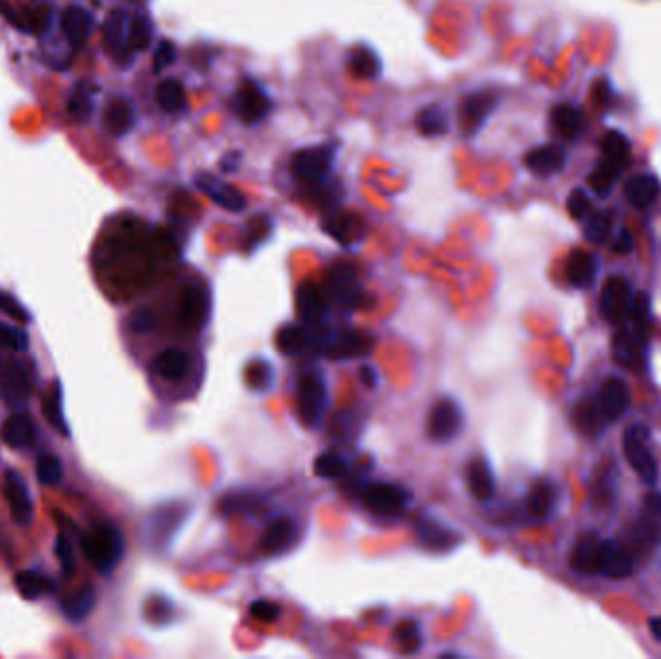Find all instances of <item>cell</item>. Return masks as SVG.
I'll use <instances>...</instances> for the list:
<instances>
[{
  "instance_id": "obj_48",
  "label": "cell",
  "mask_w": 661,
  "mask_h": 659,
  "mask_svg": "<svg viewBox=\"0 0 661 659\" xmlns=\"http://www.w3.org/2000/svg\"><path fill=\"white\" fill-rule=\"evenodd\" d=\"M35 474H37V480H39L41 485H47V487L58 485L62 482V477H64L62 461L58 459L57 454H52V453L41 454L39 459H37Z\"/></svg>"
},
{
  "instance_id": "obj_41",
  "label": "cell",
  "mask_w": 661,
  "mask_h": 659,
  "mask_svg": "<svg viewBox=\"0 0 661 659\" xmlns=\"http://www.w3.org/2000/svg\"><path fill=\"white\" fill-rule=\"evenodd\" d=\"M157 105L168 114H178L186 109V91L178 80L168 78L157 85Z\"/></svg>"
},
{
  "instance_id": "obj_19",
  "label": "cell",
  "mask_w": 661,
  "mask_h": 659,
  "mask_svg": "<svg viewBox=\"0 0 661 659\" xmlns=\"http://www.w3.org/2000/svg\"><path fill=\"white\" fill-rule=\"evenodd\" d=\"M626 201L636 209H649L661 196V182L656 174L642 173L626 180Z\"/></svg>"
},
{
  "instance_id": "obj_5",
  "label": "cell",
  "mask_w": 661,
  "mask_h": 659,
  "mask_svg": "<svg viewBox=\"0 0 661 659\" xmlns=\"http://www.w3.org/2000/svg\"><path fill=\"white\" fill-rule=\"evenodd\" d=\"M232 106L244 124L255 126L268 119L273 109V101L268 89L258 80L244 78L237 88V93H234Z\"/></svg>"
},
{
  "instance_id": "obj_24",
  "label": "cell",
  "mask_w": 661,
  "mask_h": 659,
  "mask_svg": "<svg viewBox=\"0 0 661 659\" xmlns=\"http://www.w3.org/2000/svg\"><path fill=\"white\" fill-rule=\"evenodd\" d=\"M598 275V260L592 252L574 250L567 261V279L574 289H588Z\"/></svg>"
},
{
  "instance_id": "obj_4",
  "label": "cell",
  "mask_w": 661,
  "mask_h": 659,
  "mask_svg": "<svg viewBox=\"0 0 661 659\" xmlns=\"http://www.w3.org/2000/svg\"><path fill=\"white\" fill-rule=\"evenodd\" d=\"M412 501L407 487L391 482H371L362 489V503L371 515L391 518L402 515Z\"/></svg>"
},
{
  "instance_id": "obj_61",
  "label": "cell",
  "mask_w": 661,
  "mask_h": 659,
  "mask_svg": "<svg viewBox=\"0 0 661 659\" xmlns=\"http://www.w3.org/2000/svg\"><path fill=\"white\" fill-rule=\"evenodd\" d=\"M633 250H634L633 234L628 232L626 229H621L619 232H617V236L611 242V252L619 253V255H626V253H631Z\"/></svg>"
},
{
  "instance_id": "obj_31",
  "label": "cell",
  "mask_w": 661,
  "mask_h": 659,
  "mask_svg": "<svg viewBox=\"0 0 661 659\" xmlns=\"http://www.w3.org/2000/svg\"><path fill=\"white\" fill-rule=\"evenodd\" d=\"M136 119V106L128 99H114L105 111V126L109 128L113 136H126L132 132Z\"/></svg>"
},
{
  "instance_id": "obj_28",
  "label": "cell",
  "mask_w": 661,
  "mask_h": 659,
  "mask_svg": "<svg viewBox=\"0 0 661 659\" xmlns=\"http://www.w3.org/2000/svg\"><path fill=\"white\" fill-rule=\"evenodd\" d=\"M95 605H97V592L89 584H85V586L70 592L60 601V609L68 621L80 623L95 609Z\"/></svg>"
},
{
  "instance_id": "obj_30",
  "label": "cell",
  "mask_w": 661,
  "mask_h": 659,
  "mask_svg": "<svg viewBox=\"0 0 661 659\" xmlns=\"http://www.w3.org/2000/svg\"><path fill=\"white\" fill-rule=\"evenodd\" d=\"M572 422L579 433L590 439L600 438L605 430V416L600 410V404H594L592 400H582L579 407L574 408Z\"/></svg>"
},
{
  "instance_id": "obj_1",
  "label": "cell",
  "mask_w": 661,
  "mask_h": 659,
  "mask_svg": "<svg viewBox=\"0 0 661 659\" xmlns=\"http://www.w3.org/2000/svg\"><path fill=\"white\" fill-rule=\"evenodd\" d=\"M333 143L304 147L294 153L291 161V173L298 182L304 184L307 190L319 191L329 201L333 199L330 198V191L327 190L330 186V176H333Z\"/></svg>"
},
{
  "instance_id": "obj_11",
  "label": "cell",
  "mask_w": 661,
  "mask_h": 659,
  "mask_svg": "<svg viewBox=\"0 0 661 659\" xmlns=\"http://www.w3.org/2000/svg\"><path fill=\"white\" fill-rule=\"evenodd\" d=\"M464 428V412L456 400L445 397L439 399L430 412L428 433L437 443H447L455 439Z\"/></svg>"
},
{
  "instance_id": "obj_64",
  "label": "cell",
  "mask_w": 661,
  "mask_h": 659,
  "mask_svg": "<svg viewBox=\"0 0 661 659\" xmlns=\"http://www.w3.org/2000/svg\"><path fill=\"white\" fill-rule=\"evenodd\" d=\"M648 624H649V632H652L656 640L661 642V616H652Z\"/></svg>"
},
{
  "instance_id": "obj_56",
  "label": "cell",
  "mask_w": 661,
  "mask_h": 659,
  "mask_svg": "<svg viewBox=\"0 0 661 659\" xmlns=\"http://www.w3.org/2000/svg\"><path fill=\"white\" fill-rule=\"evenodd\" d=\"M250 613H252L253 619H258L261 623H275L281 616L283 609H281V605L275 603V601L258 600V601L252 603Z\"/></svg>"
},
{
  "instance_id": "obj_39",
  "label": "cell",
  "mask_w": 661,
  "mask_h": 659,
  "mask_svg": "<svg viewBox=\"0 0 661 659\" xmlns=\"http://www.w3.org/2000/svg\"><path fill=\"white\" fill-rule=\"evenodd\" d=\"M418 538L428 549H447L455 544V534L433 518L418 520Z\"/></svg>"
},
{
  "instance_id": "obj_46",
  "label": "cell",
  "mask_w": 661,
  "mask_h": 659,
  "mask_svg": "<svg viewBox=\"0 0 661 659\" xmlns=\"http://www.w3.org/2000/svg\"><path fill=\"white\" fill-rule=\"evenodd\" d=\"M68 114L76 122H88L93 114V97L85 83H78L74 88L68 101Z\"/></svg>"
},
{
  "instance_id": "obj_44",
  "label": "cell",
  "mask_w": 661,
  "mask_h": 659,
  "mask_svg": "<svg viewBox=\"0 0 661 659\" xmlns=\"http://www.w3.org/2000/svg\"><path fill=\"white\" fill-rule=\"evenodd\" d=\"M621 173H623L621 168H617L615 165L607 163L602 159V161L592 170V174L588 176V184L600 198H605L611 194V190L617 184V180H619Z\"/></svg>"
},
{
  "instance_id": "obj_40",
  "label": "cell",
  "mask_w": 661,
  "mask_h": 659,
  "mask_svg": "<svg viewBox=\"0 0 661 659\" xmlns=\"http://www.w3.org/2000/svg\"><path fill=\"white\" fill-rule=\"evenodd\" d=\"M62 385L60 381L57 379L55 383H52L51 391L47 392L45 400H43V414H45L47 422L52 425V430H57L58 433L62 435H70V430H68V422H66V416H64V407H62Z\"/></svg>"
},
{
  "instance_id": "obj_49",
  "label": "cell",
  "mask_w": 661,
  "mask_h": 659,
  "mask_svg": "<svg viewBox=\"0 0 661 659\" xmlns=\"http://www.w3.org/2000/svg\"><path fill=\"white\" fill-rule=\"evenodd\" d=\"M153 39V26L145 16H134L128 27V47L136 52L149 49Z\"/></svg>"
},
{
  "instance_id": "obj_6",
  "label": "cell",
  "mask_w": 661,
  "mask_h": 659,
  "mask_svg": "<svg viewBox=\"0 0 661 659\" xmlns=\"http://www.w3.org/2000/svg\"><path fill=\"white\" fill-rule=\"evenodd\" d=\"M31 392H34V381L29 371L18 360H4L0 364V397L10 408L26 410Z\"/></svg>"
},
{
  "instance_id": "obj_57",
  "label": "cell",
  "mask_w": 661,
  "mask_h": 659,
  "mask_svg": "<svg viewBox=\"0 0 661 659\" xmlns=\"http://www.w3.org/2000/svg\"><path fill=\"white\" fill-rule=\"evenodd\" d=\"M0 14H3L10 24L16 26L21 31H31L29 26V14L26 16L21 10L16 6L14 0H0Z\"/></svg>"
},
{
  "instance_id": "obj_62",
  "label": "cell",
  "mask_w": 661,
  "mask_h": 659,
  "mask_svg": "<svg viewBox=\"0 0 661 659\" xmlns=\"http://www.w3.org/2000/svg\"><path fill=\"white\" fill-rule=\"evenodd\" d=\"M360 377H362V381H364L366 387H369V389H376L377 387L379 374H377V369H373L371 366H362Z\"/></svg>"
},
{
  "instance_id": "obj_35",
  "label": "cell",
  "mask_w": 661,
  "mask_h": 659,
  "mask_svg": "<svg viewBox=\"0 0 661 659\" xmlns=\"http://www.w3.org/2000/svg\"><path fill=\"white\" fill-rule=\"evenodd\" d=\"M602 153H603V161L611 163L621 170H625L628 165H631V155H633L631 143H628L626 137L617 130L607 132L602 137Z\"/></svg>"
},
{
  "instance_id": "obj_10",
  "label": "cell",
  "mask_w": 661,
  "mask_h": 659,
  "mask_svg": "<svg viewBox=\"0 0 661 659\" xmlns=\"http://www.w3.org/2000/svg\"><path fill=\"white\" fill-rule=\"evenodd\" d=\"M648 338L649 335L638 331V329L633 327L631 323L623 325L619 331L615 333L613 343H611L613 360L625 369H631V371L642 369V366L646 364Z\"/></svg>"
},
{
  "instance_id": "obj_43",
  "label": "cell",
  "mask_w": 661,
  "mask_h": 659,
  "mask_svg": "<svg viewBox=\"0 0 661 659\" xmlns=\"http://www.w3.org/2000/svg\"><path fill=\"white\" fill-rule=\"evenodd\" d=\"M584 238L592 244H603L610 240L613 232V213L611 211H594L586 217Z\"/></svg>"
},
{
  "instance_id": "obj_15",
  "label": "cell",
  "mask_w": 661,
  "mask_h": 659,
  "mask_svg": "<svg viewBox=\"0 0 661 659\" xmlns=\"http://www.w3.org/2000/svg\"><path fill=\"white\" fill-rule=\"evenodd\" d=\"M525 165L530 173L536 176H541V178L556 176L564 168V165H567V151L556 143L541 145L526 153Z\"/></svg>"
},
{
  "instance_id": "obj_37",
  "label": "cell",
  "mask_w": 661,
  "mask_h": 659,
  "mask_svg": "<svg viewBox=\"0 0 661 659\" xmlns=\"http://www.w3.org/2000/svg\"><path fill=\"white\" fill-rule=\"evenodd\" d=\"M16 590L24 600L35 601L39 600V595L43 593H51L55 590V582H52L45 574H41L37 570H21L16 574L14 578Z\"/></svg>"
},
{
  "instance_id": "obj_33",
  "label": "cell",
  "mask_w": 661,
  "mask_h": 659,
  "mask_svg": "<svg viewBox=\"0 0 661 659\" xmlns=\"http://www.w3.org/2000/svg\"><path fill=\"white\" fill-rule=\"evenodd\" d=\"M348 68L354 74L356 78L362 80H373L381 74V60L377 52L366 47V45H356L348 50Z\"/></svg>"
},
{
  "instance_id": "obj_8",
  "label": "cell",
  "mask_w": 661,
  "mask_h": 659,
  "mask_svg": "<svg viewBox=\"0 0 661 659\" xmlns=\"http://www.w3.org/2000/svg\"><path fill=\"white\" fill-rule=\"evenodd\" d=\"M633 284L625 276H610L602 286L600 294V314L607 323L621 325L633 304Z\"/></svg>"
},
{
  "instance_id": "obj_14",
  "label": "cell",
  "mask_w": 661,
  "mask_h": 659,
  "mask_svg": "<svg viewBox=\"0 0 661 659\" xmlns=\"http://www.w3.org/2000/svg\"><path fill=\"white\" fill-rule=\"evenodd\" d=\"M634 570V559L631 553L617 539H602L600 544V574L607 578L621 580L631 577Z\"/></svg>"
},
{
  "instance_id": "obj_22",
  "label": "cell",
  "mask_w": 661,
  "mask_h": 659,
  "mask_svg": "<svg viewBox=\"0 0 661 659\" xmlns=\"http://www.w3.org/2000/svg\"><path fill=\"white\" fill-rule=\"evenodd\" d=\"M298 528L291 516H279L265 528L261 538V549L269 555H276L289 549L296 541Z\"/></svg>"
},
{
  "instance_id": "obj_20",
  "label": "cell",
  "mask_w": 661,
  "mask_h": 659,
  "mask_svg": "<svg viewBox=\"0 0 661 659\" xmlns=\"http://www.w3.org/2000/svg\"><path fill=\"white\" fill-rule=\"evenodd\" d=\"M636 531L648 544H661V493L652 492L642 499Z\"/></svg>"
},
{
  "instance_id": "obj_16",
  "label": "cell",
  "mask_w": 661,
  "mask_h": 659,
  "mask_svg": "<svg viewBox=\"0 0 661 659\" xmlns=\"http://www.w3.org/2000/svg\"><path fill=\"white\" fill-rule=\"evenodd\" d=\"M598 404L605 420H621L628 410V404H631V391H628L626 383L619 377L607 379L600 389Z\"/></svg>"
},
{
  "instance_id": "obj_3",
  "label": "cell",
  "mask_w": 661,
  "mask_h": 659,
  "mask_svg": "<svg viewBox=\"0 0 661 659\" xmlns=\"http://www.w3.org/2000/svg\"><path fill=\"white\" fill-rule=\"evenodd\" d=\"M623 453L626 462L646 485L657 482V462L649 446V430L644 423L628 425L623 435Z\"/></svg>"
},
{
  "instance_id": "obj_55",
  "label": "cell",
  "mask_w": 661,
  "mask_h": 659,
  "mask_svg": "<svg viewBox=\"0 0 661 659\" xmlns=\"http://www.w3.org/2000/svg\"><path fill=\"white\" fill-rule=\"evenodd\" d=\"M567 211L572 219L582 221L592 213V204L588 194L582 188H574L567 199Z\"/></svg>"
},
{
  "instance_id": "obj_34",
  "label": "cell",
  "mask_w": 661,
  "mask_h": 659,
  "mask_svg": "<svg viewBox=\"0 0 661 659\" xmlns=\"http://www.w3.org/2000/svg\"><path fill=\"white\" fill-rule=\"evenodd\" d=\"M325 230L340 244H352L362 238V217L356 213H343V215L329 217Z\"/></svg>"
},
{
  "instance_id": "obj_26",
  "label": "cell",
  "mask_w": 661,
  "mask_h": 659,
  "mask_svg": "<svg viewBox=\"0 0 661 659\" xmlns=\"http://www.w3.org/2000/svg\"><path fill=\"white\" fill-rule=\"evenodd\" d=\"M93 27V18L85 8L80 6H70L68 10H64L62 14V31L66 39L70 41L72 47H82L85 45V41L89 39Z\"/></svg>"
},
{
  "instance_id": "obj_21",
  "label": "cell",
  "mask_w": 661,
  "mask_h": 659,
  "mask_svg": "<svg viewBox=\"0 0 661 659\" xmlns=\"http://www.w3.org/2000/svg\"><path fill=\"white\" fill-rule=\"evenodd\" d=\"M298 312H300L306 325H325L329 314L327 294L319 286H304L300 294H298Z\"/></svg>"
},
{
  "instance_id": "obj_27",
  "label": "cell",
  "mask_w": 661,
  "mask_h": 659,
  "mask_svg": "<svg viewBox=\"0 0 661 659\" xmlns=\"http://www.w3.org/2000/svg\"><path fill=\"white\" fill-rule=\"evenodd\" d=\"M152 369L159 377L168 379V381H180V379H184L190 371V356L184 353V350L167 348L153 358Z\"/></svg>"
},
{
  "instance_id": "obj_54",
  "label": "cell",
  "mask_w": 661,
  "mask_h": 659,
  "mask_svg": "<svg viewBox=\"0 0 661 659\" xmlns=\"http://www.w3.org/2000/svg\"><path fill=\"white\" fill-rule=\"evenodd\" d=\"M55 555L60 562V569L64 577H70V574L76 570V551H74L72 541L66 536H57L55 541Z\"/></svg>"
},
{
  "instance_id": "obj_59",
  "label": "cell",
  "mask_w": 661,
  "mask_h": 659,
  "mask_svg": "<svg viewBox=\"0 0 661 659\" xmlns=\"http://www.w3.org/2000/svg\"><path fill=\"white\" fill-rule=\"evenodd\" d=\"M176 60V49L170 41H161L155 49V55H153V72L159 74L163 72L165 68H168L170 64H173Z\"/></svg>"
},
{
  "instance_id": "obj_2",
  "label": "cell",
  "mask_w": 661,
  "mask_h": 659,
  "mask_svg": "<svg viewBox=\"0 0 661 659\" xmlns=\"http://www.w3.org/2000/svg\"><path fill=\"white\" fill-rule=\"evenodd\" d=\"M82 549L85 559L91 562L95 570L109 574L124 557L126 544L119 526L113 523H103L83 536Z\"/></svg>"
},
{
  "instance_id": "obj_17",
  "label": "cell",
  "mask_w": 661,
  "mask_h": 659,
  "mask_svg": "<svg viewBox=\"0 0 661 659\" xmlns=\"http://www.w3.org/2000/svg\"><path fill=\"white\" fill-rule=\"evenodd\" d=\"M0 438L10 449H27L37 441V425L24 410H18L3 423Z\"/></svg>"
},
{
  "instance_id": "obj_50",
  "label": "cell",
  "mask_w": 661,
  "mask_h": 659,
  "mask_svg": "<svg viewBox=\"0 0 661 659\" xmlns=\"http://www.w3.org/2000/svg\"><path fill=\"white\" fill-rule=\"evenodd\" d=\"M394 638H397V642L402 646L404 654H416L424 644L420 624L412 619H407L397 624Z\"/></svg>"
},
{
  "instance_id": "obj_47",
  "label": "cell",
  "mask_w": 661,
  "mask_h": 659,
  "mask_svg": "<svg viewBox=\"0 0 661 659\" xmlns=\"http://www.w3.org/2000/svg\"><path fill=\"white\" fill-rule=\"evenodd\" d=\"M628 319L631 325L636 327L638 331L649 335V327H652V300L646 292H636L633 296L631 310H628Z\"/></svg>"
},
{
  "instance_id": "obj_53",
  "label": "cell",
  "mask_w": 661,
  "mask_h": 659,
  "mask_svg": "<svg viewBox=\"0 0 661 659\" xmlns=\"http://www.w3.org/2000/svg\"><path fill=\"white\" fill-rule=\"evenodd\" d=\"M271 377H273V368L269 361L258 360L248 366L246 379L248 385L255 391H268L271 387Z\"/></svg>"
},
{
  "instance_id": "obj_13",
  "label": "cell",
  "mask_w": 661,
  "mask_h": 659,
  "mask_svg": "<svg viewBox=\"0 0 661 659\" xmlns=\"http://www.w3.org/2000/svg\"><path fill=\"white\" fill-rule=\"evenodd\" d=\"M4 495L14 523L27 526L34 518V499H31L26 480L16 470H8L4 476Z\"/></svg>"
},
{
  "instance_id": "obj_12",
  "label": "cell",
  "mask_w": 661,
  "mask_h": 659,
  "mask_svg": "<svg viewBox=\"0 0 661 659\" xmlns=\"http://www.w3.org/2000/svg\"><path fill=\"white\" fill-rule=\"evenodd\" d=\"M194 182L213 201V204H217L219 207L227 209L230 213H240L248 205L246 196H244L240 190H237L232 184L225 182V180L215 174L199 173L196 174Z\"/></svg>"
},
{
  "instance_id": "obj_23",
  "label": "cell",
  "mask_w": 661,
  "mask_h": 659,
  "mask_svg": "<svg viewBox=\"0 0 661 659\" xmlns=\"http://www.w3.org/2000/svg\"><path fill=\"white\" fill-rule=\"evenodd\" d=\"M468 487L478 501H489L495 495V476L486 456H476L466 470Z\"/></svg>"
},
{
  "instance_id": "obj_51",
  "label": "cell",
  "mask_w": 661,
  "mask_h": 659,
  "mask_svg": "<svg viewBox=\"0 0 661 659\" xmlns=\"http://www.w3.org/2000/svg\"><path fill=\"white\" fill-rule=\"evenodd\" d=\"M315 474L319 477H340L346 474V459L337 451H325L315 459Z\"/></svg>"
},
{
  "instance_id": "obj_52",
  "label": "cell",
  "mask_w": 661,
  "mask_h": 659,
  "mask_svg": "<svg viewBox=\"0 0 661 659\" xmlns=\"http://www.w3.org/2000/svg\"><path fill=\"white\" fill-rule=\"evenodd\" d=\"M0 346L12 350V353H26L29 338L21 329L0 322Z\"/></svg>"
},
{
  "instance_id": "obj_9",
  "label": "cell",
  "mask_w": 661,
  "mask_h": 659,
  "mask_svg": "<svg viewBox=\"0 0 661 659\" xmlns=\"http://www.w3.org/2000/svg\"><path fill=\"white\" fill-rule=\"evenodd\" d=\"M501 103V97L495 91L482 89L466 95L461 106H458V120L464 136H476L482 130L484 124L489 120V116L495 112Z\"/></svg>"
},
{
  "instance_id": "obj_42",
  "label": "cell",
  "mask_w": 661,
  "mask_h": 659,
  "mask_svg": "<svg viewBox=\"0 0 661 659\" xmlns=\"http://www.w3.org/2000/svg\"><path fill=\"white\" fill-rule=\"evenodd\" d=\"M130 16L126 10H113L105 21V41L111 50H121L128 45V27H130Z\"/></svg>"
},
{
  "instance_id": "obj_18",
  "label": "cell",
  "mask_w": 661,
  "mask_h": 659,
  "mask_svg": "<svg viewBox=\"0 0 661 659\" xmlns=\"http://www.w3.org/2000/svg\"><path fill=\"white\" fill-rule=\"evenodd\" d=\"M600 544L602 539L588 531V534H582L571 549L569 562L571 569L579 574H600Z\"/></svg>"
},
{
  "instance_id": "obj_36",
  "label": "cell",
  "mask_w": 661,
  "mask_h": 659,
  "mask_svg": "<svg viewBox=\"0 0 661 659\" xmlns=\"http://www.w3.org/2000/svg\"><path fill=\"white\" fill-rule=\"evenodd\" d=\"M276 345L281 353L286 356H294L304 353L306 348L312 346V331L307 325H286L276 335Z\"/></svg>"
},
{
  "instance_id": "obj_58",
  "label": "cell",
  "mask_w": 661,
  "mask_h": 659,
  "mask_svg": "<svg viewBox=\"0 0 661 659\" xmlns=\"http://www.w3.org/2000/svg\"><path fill=\"white\" fill-rule=\"evenodd\" d=\"M0 312L8 317L16 319V322H21V323L29 322V312L26 310V307L21 306L14 296H10L3 291H0Z\"/></svg>"
},
{
  "instance_id": "obj_60",
  "label": "cell",
  "mask_w": 661,
  "mask_h": 659,
  "mask_svg": "<svg viewBox=\"0 0 661 659\" xmlns=\"http://www.w3.org/2000/svg\"><path fill=\"white\" fill-rule=\"evenodd\" d=\"M130 329L136 335H145L152 333L155 329V315L149 310H137L130 317Z\"/></svg>"
},
{
  "instance_id": "obj_32",
  "label": "cell",
  "mask_w": 661,
  "mask_h": 659,
  "mask_svg": "<svg viewBox=\"0 0 661 659\" xmlns=\"http://www.w3.org/2000/svg\"><path fill=\"white\" fill-rule=\"evenodd\" d=\"M207 314V298L199 286H188L180 304V319L186 327H201Z\"/></svg>"
},
{
  "instance_id": "obj_38",
  "label": "cell",
  "mask_w": 661,
  "mask_h": 659,
  "mask_svg": "<svg viewBox=\"0 0 661 659\" xmlns=\"http://www.w3.org/2000/svg\"><path fill=\"white\" fill-rule=\"evenodd\" d=\"M416 128H418V132L425 137L445 136L449 132V114L445 112L443 106L430 105L416 116Z\"/></svg>"
},
{
  "instance_id": "obj_63",
  "label": "cell",
  "mask_w": 661,
  "mask_h": 659,
  "mask_svg": "<svg viewBox=\"0 0 661 659\" xmlns=\"http://www.w3.org/2000/svg\"><path fill=\"white\" fill-rule=\"evenodd\" d=\"M240 163V153L238 151H230L227 153L225 157L221 159V168L225 170V173H232V170H237Z\"/></svg>"
},
{
  "instance_id": "obj_29",
  "label": "cell",
  "mask_w": 661,
  "mask_h": 659,
  "mask_svg": "<svg viewBox=\"0 0 661 659\" xmlns=\"http://www.w3.org/2000/svg\"><path fill=\"white\" fill-rule=\"evenodd\" d=\"M557 501V489L551 480H538L532 485L530 493L526 497V508L532 518L546 520Z\"/></svg>"
},
{
  "instance_id": "obj_45",
  "label": "cell",
  "mask_w": 661,
  "mask_h": 659,
  "mask_svg": "<svg viewBox=\"0 0 661 659\" xmlns=\"http://www.w3.org/2000/svg\"><path fill=\"white\" fill-rule=\"evenodd\" d=\"M615 474L617 470L611 462L603 464L602 472L595 474V484L592 485V499L595 503H600V507H610L613 503L617 489Z\"/></svg>"
},
{
  "instance_id": "obj_7",
  "label": "cell",
  "mask_w": 661,
  "mask_h": 659,
  "mask_svg": "<svg viewBox=\"0 0 661 659\" xmlns=\"http://www.w3.org/2000/svg\"><path fill=\"white\" fill-rule=\"evenodd\" d=\"M327 385L319 374H306L298 383V410L307 428H315L327 410Z\"/></svg>"
},
{
  "instance_id": "obj_25",
  "label": "cell",
  "mask_w": 661,
  "mask_h": 659,
  "mask_svg": "<svg viewBox=\"0 0 661 659\" xmlns=\"http://www.w3.org/2000/svg\"><path fill=\"white\" fill-rule=\"evenodd\" d=\"M551 126L563 140L574 142L584 134V119L582 112L571 103L556 105L551 111Z\"/></svg>"
}]
</instances>
